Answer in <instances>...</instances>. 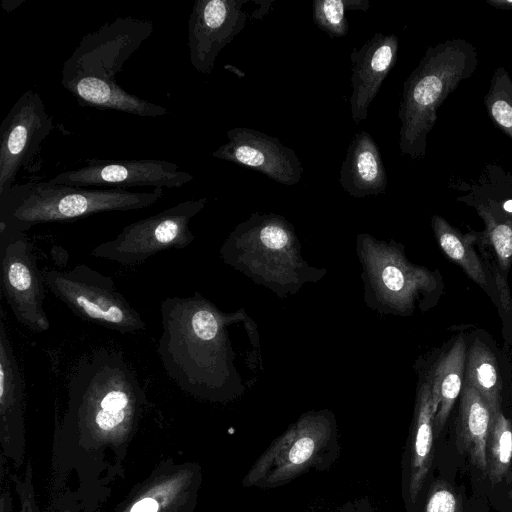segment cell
Listing matches in <instances>:
<instances>
[{
    "mask_svg": "<svg viewBox=\"0 0 512 512\" xmlns=\"http://www.w3.org/2000/svg\"><path fill=\"white\" fill-rule=\"evenodd\" d=\"M153 31L151 21L125 16L84 35L63 64V87L83 107L150 118L167 115L165 107L128 93L116 82L125 62Z\"/></svg>",
    "mask_w": 512,
    "mask_h": 512,
    "instance_id": "1",
    "label": "cell"
},
{
    "mask_svg": "<svg viewBox=\"0 0 512 512\" xmlns=\"http://www.w3.org/2000/svg\"><path fill=\"white\" fill-rule=\"evenodd\" d=\"M145 396L122 353L102 348L83 360L69 382L67 421L99 442L125 440Z\"/></svg>",
    "mask_w": 512,
    "mask_h": 512,
    "instance_id": "2",
    "label": "cell"
},
{
    "mask_svg": "<svg viewBox=\"0 0 512 512\" xmlns=\"http://www.w3.org/2000/svg\"><path fill=\"white\" fill-rule=\"evenodd\" d=\"M477 50L463 38L429 46L417 67L403 84L398 118L399 147L412 160L426 155L427 136L437 120V111L462 81L478 67Z\"/></svg>",
    "mask_w": 512,
    "mask_h": 512,
    "instance_id": "3",
    "label": "cell"
},
{
    "mask_svg": "<svg viewBox=\"0 0 512 512\" xmlns=\"http://www.w3.org/2000/svg\"><path fill=\"white\" fill-rule=\"evenodd\" d=\"M160 311L157 351L166 374L184 392L209 396L214 389L215 344L222 332L219 316L198 293L167 297Z\"/></svg>",
    "mask_w": 512,
    "mask_h": 512,
    "instance_id": "4",
    "label": "cell"
},
{
    "mask_svg": "<svg viewBox=\"0 0 512 512\" xmlns=\"http://www.w3.org/2000/svg\"><path fill=\"white\" fill-rule=\"evenodd\" d=\"M163 195L162 188L135 192L123 188L88 189L49 181L16 183L0 195V225L26 232L37 224L147 208Z\"/></svg>",
    "mask_w": 512,
    "mask_h": 512,
    "instance_id": "5",
    "label": "cell"
},
{
    "mask_svg": "<svg viewBox=\"0 0 512 512\" xmlns=\"http://www.w3.org/2000/svg\"><path fill=\"white\" fill-rule=\"evenodd\" d=\"M43 276L51 293L80 319L122 334L145 330V321L112 277L85 264L64 271L43 270Z\"/></svg>",
    "mask_w": 512,
    "mask_h": 512,
    "instance_id": "6",
    "label": "cell"
},
{
    "mask_svg": "<svg viewBox=\"0 0 512 512\" xmlns=\"http://www.w3.org/2000/svg\"><path fill=\"white\" fill-rule=\"evenodd\" d=\"M207 198L189 199L125 226L112 240L94 247L90 255L126 266L145 262L169 250L186 248L194 239L189 224Z\"/></svg>",
    "mask_w": 512,
    "mask_h": 512,
    "instance_id": "7",
    "label": "cell"
},
{
    "mask_svg": "<svg viewBox=\"0 0 512 512\" xmlns=\"http://www.w3.org/2000/svg\"><path fill=\"white\" fill-rule=\"evenodd\" d=\"M1 290L17 321L34 333L50 327L44 310L45 280L26 233L0 225Z\"/></svg>",
    "mask_w": 512,
    "mask_h": 512,
    "instance_id": "8",
    "label": "cell"
},
{
    "mask_svg": "<svg viewBox=\"0 0 512 512\" xmlns=\"http://www.w3.org/2000/svg\"><path fill=\"white\" fill-rule=\"evenodd\" d=\"M300 427L277 439L243 479L245 486L272 488L296 478L311 467L332 460L335 445L325 430Z\"/></svg>",
    "mask_w": 512,
    "mask_h": 512,
    "instance_id": "9",
    "label": "cell"
},
{
    "mask_svg": "<svg viewBox=\"0 0 512 512\" xmlns=\"http://www.w3.org/2000/svg\"><path fill=\"white\" fill-rule=\"evenodd\" d=\"M53 127L41 96L32 89L23 93L0 125V195L15 184Z\"/></svg>",
    "mask_w": 512,
    "mask_h": 512,
    "instance_id": "10",
    "label": "cell"
},
{
    "mask_svg": "<svg viewBox=\"0 0 512 512\" xmlns=\"http://www.w3.org/2000/svg\"><path fill=\"white\" fill-rule=\"evenodd\" d=\"M192 179L190 173L166 160L87 159L85 165L59 173L48 181L76 187L94 185L126 189L133 186H152L163 189L180 188Z\"/></svg>",
    "mask_w": 512,
    "mask_h": 512,
    "instance_id": "11",
    "label": "cell"
},
{
    "mask_svg": "<svg viewBox=\"0 0 512 512\" xmlns=\"http://www.w3.org/2000/svg\"><path fill=\"white\" fill-rule=\"evenodd\" d=\"M248 0H196L188 20L190 62L210 75L220 51L244 29Z\"/></svg>",
    "mask_w": 512,
    "mask_h": 512,
    "instance_id": "12",
    "label": "cell"
},
{
    "mask_svg": "<svg viewBox=\"0 0 512 512\" xmlns=\"http://www.w3.org/2000/svg\"><path fill=\"white\" fill-rule=\"evenodd\" d=\"M226 135L228 142L212 152L213 157L259 171L280 184L292 186L301 180L300 159L278 138L247 127L232 128Z\"/></svg>",
    "mask_w": 512,
    "mask_h": 512,
    "instance_id": "13",
    "label": "cell"
},
{
    "mask_svg": "<svg viewBox=\"0 0 512 512\" xmlns=\"http://www.w3.org/2000/svg\"><path fill=\"white\" fill-rule=\"evenodd\" d=\"M0 444L1 453L17 467L24 462L23 379L0 312Z\"/></svg>",
    "mask_w": 512,
    "mask_h": 512,
    "instance_id": "14",
    "label": "cell"
},
{
    "mask_svg": "<svg viewBox=\"0 0 512 512\" xmlns=\"http://www.w3.org/2000/svg\"><path fill=\"white\" fill-rule=\"evenodd\" d=\"M398 47L399 39L395 34L377 32L360 49L352 50V95L349 103L356 124L367 119L368 107L396 64Z\"/></svg>",
    "mask_w": 512,
    "mask_h": 512,
    "instance_id": "15",
    "label": "cell"
},
{
    "mask_svg": "<svg viewBox=\"0 0 512 512\" xmlns=\"http://www.w3.org/2000/svg\"><path fill=\"white\" fill-rule=\"evenodd\" d=\"M339 183L354 197L385 192L386 170L379 147L368 132L361 131L353 136L340 167Z\"/></svg>",
    "mask_w": 512,
    "mask_h": 512,
    "instance_id": "16",
    "label": "cell"
},
{
    "mask_svg": "<svg viewBox=\"0 0 512 512\" xmlns=\"http://www.w3.org/2000/svg\"><path fill=\"white\" fill-rule=\"evenodd\" d=\"M490 423L488 405L473 386L464 383L459 405L457 444L482 472L487 470L486 448Z\"/></svg>",
    "mask_w": 512,
    "mask_h": 512,
    "instance_id": "17",
    "label": "cell"
},
{
    "mask_svg": "<svg viewBox=\"0 0 512 512\" xmlns=\"http://www.w3.org/2000/svg\"><path fill=\"white\" fill-rule=\"evenodd\" d=\"M434 418L432 390L425 385L420 392L410 454L409 497L414 503L430 471L434 455Z\"/></svg>",
    "mask_w": 512,
    "mask_h": 512,
    "instance_id": "18",
    "label": "cell"
},
{
    "mask_svg": "<svg viewBox=\"0 0 512 512\" xmlns=\"http://www.w3.org/2000/svg\"><path fill=\"white\" fill-rule=\"evenodd\" d=\"M467 348L463 339H458L439 361L432 386L435 409L434 432L439 434L462 391Z\"/></svg>",
    "mask_w": 512,
    "mask_h": 512,
    "instance_id": "19",
    "label": "cell"
},
{
    "mask_svg": "<svg viewBox=\"0 0 512 512\" xmlns=\"http://www.w3.org/2000/svg\"><path fill=\"white\" fill-rule=\"evenodd\" d=\"M464 380L479 392L491 414L500 410L501 381L497 362L492 351L479 340L467 352Z\"/></svg>",
    "mask_w": 512,
    "mask_h": 512,
    "instance_id": "20",
    "label": "cell"
},
{
    "mask_svg": "<svg viewBox=\"0 0 512 512\" xmlns=\"http://www.w3.org/2000/svg\"><path fill=\"white\" fill-rule=\"evenodd\" d=\"M432 227L439 246L452 261L483 288L487 286L486 274L480 259L473 249L475 236L464 235L438 215L432 217Z\"/></svg>",
    "mask_w": 512,
    "mask_h": 512,
    "instance_id": "21",
    "label": "cell"
},
{
    "mask_svg": "<svg viewBox=\"0 0 512 512\" xmlns=\"http://www.w3.org/2000/svg\"><path fill=\"white\" fill-rule=\"evenodd\" d=\"M486 456V472L495 485L506 475L512 461V423L501 410L491 414Z\"/></svg>",
    "mask_w": 512,
    "mask_h": 512,
    "instance_id": "22",
    "label": "cell"
},
{
    "mask_svg": "<svg viewBox=\"0 0 512 512\" xmlns=\"http://www.w3.org/2000/svg\"><path fill=\"white\" fill-rule=\"evenodd\" d=\"M484 105L493 124L512 140V80L503 66L491 77Z\"/></svg>",
    "mask_w": 512,
    "mask_h": 512,
    "instance_id": "23",
    "label": "cell"
},
{
    "mask_svg": "<svg viewBox=\"0 0 512 512\" xmlns=\"http://www.w3.org/2000/svg\"><path fill=\"white\" fill-rule=\"evenodd\" d=\"M189 483L188 471L177 472L154 483L124 512H165L177 498L184 495V490Z\"/></svg>",
    "mask_w": 512,
    "mask_h": 512,
    "instance_id": "24",
    "label": "cell"
},
{
    "mask_svg": "<svg viewBox=\"0 0 512 512\" xmlns=\"http://www.w3.org/2000/svg\"><path fill=\"white\" fill-rule=\"evenodd\" d=\"M312 5L314 23L330 38L347 35V10L366 11L370 7L368 0H314Z\"/></svg>",
    "mask_w": 512,
    "mask_h": 512,
    "instance_id": "25",
    "label": "cell"
},
{
    "mask_svg": "<svg viewBox=\"0 0 512 512\" xmlns=\"http://www.w3.org/2000/svg\"><path fill=\"white\" fill-rule=\"evenodd\" d=\"M477 210L485 221L489 241L501 267L508 269L512 259V224L497 220L489 207L483 204Z\"/></svg>",
    "mask_w": 512,
    "mask_h": 512,
    "instance_id": "26",
    "label": "cell"
},
{
    "mask_svg": "<svg viewBox=\"0 0 512 512\" xmlns=\"http://www.w3.org/2000/svg\"><path fill=\"white\" fill-rule=\"evenodd\" d=\"M424 512H463L459 496L445 482H436L428 494Z\"/></svg>",
    "mask_w": 512,
    "mask_h": 512,
    "instance_id": "27",
    "label": "cell"
},
{
    "mask_svg": "<svg viewBox=\"0 0 512 512\" xmlns=\"http://www.w3.org/2000/svg\"><path fill=\"white\" fill-rule=\"evenodd\" d=\"M12 479L20 503V512H39L33 487L32 464L28 462L24 474L13 475Z\"/></svg>",
    "mask_w": 512,
    "mask_h": 512,
    "instance_id": "28",
    "label": "cell"
},
{
    "mask_svg": "<svg viewBox=\"0 0 512 512\" xmlns=\"http://www.w3.org/2000/svg\"><path fill=\"white\" fill-rule=\"evenodd\" d=\"M261 243L270 249H282L289 241L285 227L277 222H269L263 225L259 231Z\"/></svg>",
    "mask_w": 512,
    "mask_h": 512,
    "instance_id": "29",
    "label": "cell"
},
{
    "mask_svg": "<svg viewBox=\"0 0 512 512\" xmlns=\"http://www.w3.org/2000/svg\"><path fill=\"white\" fill-rule=\"evenodd\" d=\"M384 285L391 291L399 292L405 285L403 272L394 265L386 266L382 272Z\"/></svg>",
    "mask_w": 512,
    "mask_h": 512,
    "instance_id": "30",
    "label": "cell"
},
{
    "mask_svg": "<svg viewBox=\"0 0 512 512\" xmlns=\"http://www.w3.org/2000/svg\"><path fill=\"white\" fill-rule=\"evenodd\" d=\"M0 512H12V497L10 490L3 486L0 497Z\"/></svg>",
    "mask_w": 512,
    "mask_h": 512,
    "instance_id": "31",
    "label": "cell"
},
{
    "mask_svg": "<svg viewBox=\"0 0 512 512\" xmlns=\"http://www.w3.org/2000/svg\"><path fill=\"white\" fill-rule=\"evenodd\" d=\"M486 3L500 10H512V0H487Z\"/></svg>",
    "mask_w": 512,
    "mask_h": 512,
    "instance_id": "32",
    "label": "cell"
},
{
    "mask_svg": "<svg viewBox=\"0 0 512 512\" xmlns=\"http://www.w3.org/2000/svg\"><path fill=\"white\" fill-rule=\"evenodd\" d=\"M503 209L504 211H506L507 213H511L512 214V200H507L503 203Z\"/></svg>",
    "mask_w": 512,
    "mask_h": 512,
    "instance_id": "33",
    "label": "cell"
},
{
    "mask_svg": "<svg viewBox=\"0 0 512 512\" xmlns=\"http://www.w3.org/2000/svg\"><path fill=\"white\" fill-rule=\"evenodd\" d=\"M63 512H70V511H68V510H65V511H63Z\"/></svg>",
    "mask_w": 512,
    "mask_h": 512,
    "instance_id": "34",
    "label": "cell"
}]
</instances>
